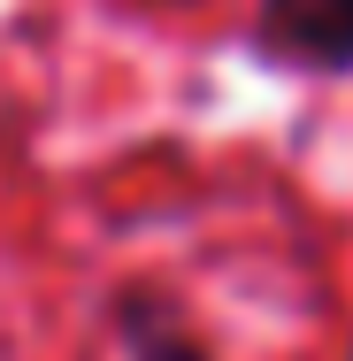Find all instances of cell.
Segmentation results:
<instances>
[{"instance_id":"obj_1","label":"cell","mask_w":353,"mask_h":361,"mask_svg":"<svg viewBox=\"0 0 353 361\" xmlns=\"http://www.w3.org/2000/svg\"><path fill=\"white\" fill-rule=\"evenodd\" d=\"M254 54L292 77H353V0H261Z\"/></svg>"},{"instance_id":"obj_2","label":"cell","mask_w":353,"mask_h":361,"mask_svg":"<svg viewBox=\"0 0 353 361\" xmlns=\"http://www.w3.org/2000/svg\"><path fill=\"white\" fill-rule=\"evenodd\" d=\"M108 331H116L123 361H215V346L192 331V315L154 285L108 292Z\"/></svg>"}]
</instances>
